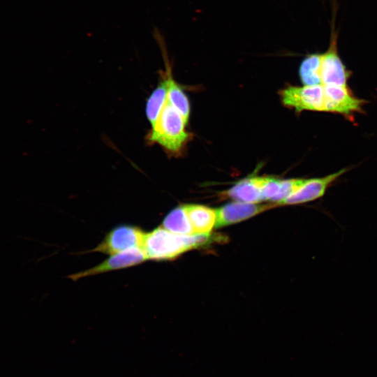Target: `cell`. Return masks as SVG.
Returning <instances> with one entry per match:
<instances>
[{
	"label": "cell",
	"mask_w": 377,
	"mask_h": 377,
	"mask_svg": "<svg viewBox=\"0 0 377 377\" xmlns=\"http://www.w3.org/2000/svg\"><path fill=\"white\" fill-rule=\"evenodd\" d=\"M209 240V235H179L161 226L145 234L142 249L147 259L172 260Z\"/></svg>",
	"instance_id": "1"
},
{
	"label": "cell",
	"mask_w": 377,
	"mask_h": 377,
	"mask_svg": "<svg viewBox=\"0 0 377 377\" xmlns=\"http://www.w3.org/2000/svg\"><path fill=\"white\" fill-rule=\"evenodd\" d=\"M187 124L180 113L166 100L158 119L148 134L147 139L171 153L179 151L188 138Z\"/></svg>",
	"instance_id": "2"
},
{
	"label": "cell",
	"mask_w": 377,
	"mask_h": 377,
	"mask_svg": "<svg viewBox=\"0 0 377 377\" xmlns=\"http://www.w3.org/2000/svg\"><path fill=\"white\" fill-rule=\"evenodd\" d=\"M280 96L283 105L297 112H330V98L324 85L289 86L281 91Z\"/></svg>",
	"instance_id": "3"
},
{
	"label": "cell",
	"mask_w": 377,
	"mask_h": 377,
	"mask_svg": "<svg viewBox=\"0 0 377 377\" xmlns=\"http://www.w3.org/2000/svg\"><path fill=\"white\" fill-rule=\"evenodd\" d=\"M145 234L135 226H119L112 230L92 251L112 255L131 248L142 249Z\"/></svg>",
	"instance_id": "4"
},
{
	"label": "cell",
	"mask_w": 377,
	"mask_h": 377,
	"mask_svg": "<svg viewBox=\"0 0 377 377\" xmlns=\"http://www.w3.org/2000/svg\"><path fill=\"white\" fill-rule=\"evenodd\" d=\"M319 76L322 85H347L350 72L338 54L337 34L333 31L327 50L321 54Z\"/></svg>",
	"instance_id": "5"
},
{
	"label": "cell",
	"mask_w": 377,
	"mask_h": 377,
	"mask_svg": "<svg viewBox=\"0 0 377 377\" xmlns=\"http://www.w3.org/2000/svg\"><path fill=\"white\" fill-rule=\"evenodd\" d=\"M147 256L142 248L135 247L112 254L99 265L89 269L73 274L69 278L73 281L81 278L104 273L108 271L129 267L147 260Z\"/></svg>",
	"instance_id": "6"
},
{
	"label": "cell",
	"mask_w": 377,
	"mask_h": 377,
	"mask_svg": "<svg viewBox=\"0 0 377 377\" xmlns=\"http://www.w3.org/2000/svg\"><path fill=\"white\" fill-rule=\"evenodd\" d=\"M347 170L348 168H343L320 178L307 179L303 185L281 201L278 206L302 204L321 198L328 187Z\"/></svg>",
	"instance_id": "7"
},
{
	"label": "cell",
	"mask_w": 377,
	"mask_h": 377,
	"mask_svg": "<svg viewBox=\"0 0 377 377\" xmlns=\"http://www.w3.org/2000/svg\"><path fill=\"white\" fill-rule=\"evenodd\" d=\"M275 207L273 203L260 205L234 201L216 209L215 228H220L244 221Z\"/></svg>",
	"instance_id": "8"
},
{
	"label": "cell",
	"mask_w": 377,
	"mask_h": 377,
	"mask_svg": "<svg viewBox=\"0 0 377 377\" xmlns=\"http://www.w3.org/2000/svg\"><path fill=\"white\" fill-rule=\"evenodd\" d=\"M265 179V176H253L243 179L229 189L222 192L221 195L235 201L259 203L263 201L262 186Z\"/></svg>",
	"instance_id": "9"
},
{
	"label": "cell",
	"mask_w": 377,
	"mask_h": 377,
	"mask_svg": "<svg viewBox=\"0 0 377 377\" xmlns=\"http://www.w3.org/2000/svg\"><path fill=\"white\" fill-rule=\"evenodd\" d=\"M193 235H209L216 222V209L195 204L184 205Z\"/></svg>",
	"instance_id": "10"
},
{
	"label": "cell",
	"mask_w": 377,
	"mask_h": 377,
	"mask_svg": "<svg viewBox=\"0 0 377 377\" xmlns=\"http://www.w3.org/2000/svg\"><path fill=\"white\" fill-rule=\"evenodd\" d=\"M162 227L176 234L193 235L184 205L178 206L170 211L163 219Z\"/></svg>",
	"instance_id": "11"
},
{
	"label": "cell",
	"mask_w": 377,
	"mask_h": 377,
	"mask_svg": "<svg viewBox=\"0 0 377 377\" xmlns=\"http://www.w3.org/2000/svg\"><path fill=\"white\" fill-rule=\"evenodd\" d=\"M152 91L146 103L145 112L147 117L152 126L158 119L159 114L167 100V88L164 78Z\"/></svg>",
	"instance_id": "12"
},
{
	"label": "cell",
	"mask_w": 377,
	"mask_h": 377,
	"mask_svg": "<svg viewBox=\"0 0 377 377\" xmlns=\"http://www.w3.org/2000/svg\"><path fill=\"white\" fill-rule=\"evenodd\" d=\"M321 54L314 53L307 55L299 68V75L303 84H321L319 68Z\"/></svg>",
	"instance_id": "13"
},
{
	"label": "cell",
	"mask_w": 377,
	"mask_h": 377,
	"mask_svg": "<svg viewBox=\"0 0 377 377\" xmlns=\"http://www.w3.org/2000/svg\"><path fill=\"white\" fill-rule=\"evenodd\" d=\"M307 179H281L279 190L271 201L275 207L303 185Z\"/></svg>",
	"instance_id": "14"
},
{
	"label": "cell",
	"mask_w": 377,
	"mask_h": 377,
	"mask_svg": "<svg viewBox=\"0 0 377 377\" xmlns=\"http://www.w3.org/2000/svg\"><path fill=\"white\" fill-rule=\"evenodd\" d=\"M281 179L265 177V181L262 186V197L263 200L272 201L277 194L281 184Z\"/></svg>",
	"instance_id": "15"
}]
</instances>
